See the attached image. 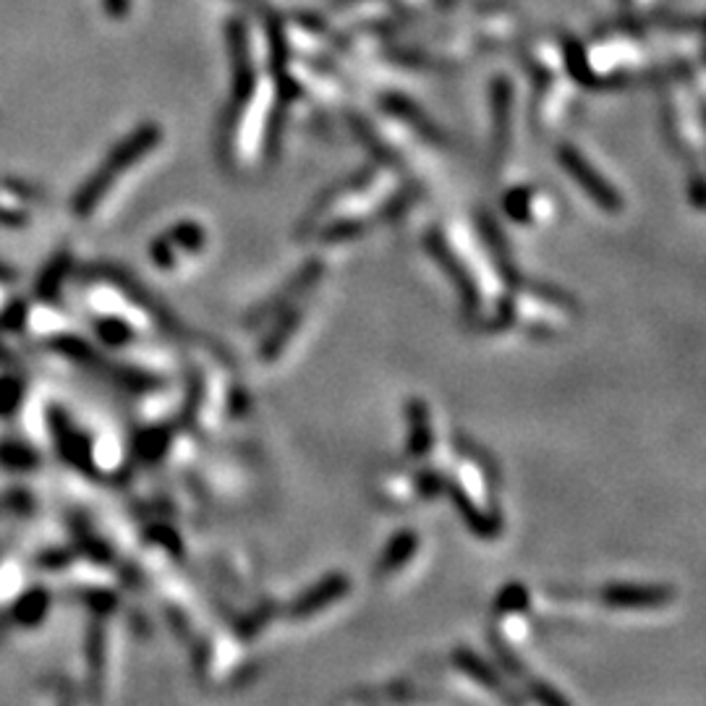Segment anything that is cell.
Returning a JSON list of instances; mask_svg holds the SVG:
<instances>
[{
    "mask_svg": "<svg viewBox=\"0 0 706 706\" xmlns=\"http://www.w3.org/2000/svg\"><path fill=\"white\" fill-rule=\"evenodd\" d=\"M419 424H421V432H432V421H429V416H427V411H424V406H421V414H419ZM427 445H432V435H419V440L414 443V450H421V448H427Z\"/></svg>",
    "mask_w": 706,
    "mask_h": 706,
    "instance_id": "cell-6",
    "label": "cell"
},
{
    "mask_svg": "<svg viewBox=\"0 0 706 706\" xmlns=\"http://www.w3.org/2000/svg\"><path fill=\"white\" fill-rule=\"evenodd\" d=\"M673 599L670 589H663V586H609V589L601 591V601L607 607L615 609H649V607H663Z\"/></svg>",
    "mask_w": 706,
    "mask_h": 706,
    "instance_id": "cell-3",
    "label": "cell"
},
{
    "mask_svg": "<svg viewBox=\"0 0 706 706\" xmlns=\"http://www.w3.org/2000/svg\"><path fill=\"white\" fill-rule=\"evenodd\" d=\"M505 311L513 325H521L529 332H549V336L574 319L570 304L560 294H541L537 286L531 291H518L513 296V309Z\"/></svg>",
    "mask_w": 706,
    "mask_h": 706,
    "instance_id": "cell-2",
    "label": "cell"
},
{
    "mask_svg": "<svg viewBox=\"0 0 706 706\" xmlns=\"http://www.w3.org/2000/svg\"><path fill=\"white\" fill-rule=\"evenodd\" d=\"M416 545H419V541H416L414 531H406V534H400V537H396V541H392V545L388 547V553L382 555L380 565H382L385 574H392V570L404 568V565L411 560Z\"/></svg>",
    "mask_w": 706,
    "mask_h": 706,
    "instance_id": "cell-5",
    "label": "cell"
},
{
    "mask_svg": "<svg viewBox=\"0 0 706 706\" xmlns=\"http://www.w3.org/2000/svg\"><path fill=\"white\" fill-rule=\"evenodd\" d=\"M344 591H348V578H327L325 584H319L317 589H311L307 597H301L299 607H296V613H299V615L317 613V609H322V607L330 605L332 599H338Z\"/></svg>",
    "mask_w": 706,
    "mask_h": 706,
    "instance_id": "cell-4",
    "label": "cell"
},
{
    "mask_svg": "<svg viewBox=\"0 0 706 706\" xmlns=\"http://www.w3.org/2000/svg\"><path fill=\"white\" fill-rule=\"evenodd\" d=\"M458 456L460 460L453 468V477H448V489L468 526L489 537L500 526V510L495 503V481L489 479V466L474 453H458Z\"/></svg>",
    "mask_w": 706,
    "mask_h": 706,
    "instance_id": "cell-1",
    "label": "cell"
}]
</instances>
